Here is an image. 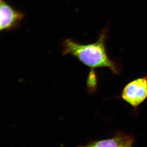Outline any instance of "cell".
<instances>
[{
  "mask_svg": "<svg viewBox=\"0 0 147 147\" xmlns=\"http://www.w3.org/2000/svg\"><path fill=\"white\" fill-rule=\"evenodd\" d=\"M134 142L133 136L117 131L113 138L90 142L87 147H125L133 146Z\"/></svg>",
  "mask_w": 147,
  "mask_h": 147,
  "instance_id": "4",
  "label": "cell"
},
{
  "mask_svg": "<svg viewBox=\"0 0 147 147\" xmlns=\"http://www.w3.org/2000/svg\"><path fill=\"white\" fill-rule=\"evenodd\" d=\"M107 30L102 31L97 41L88 44H81L71 39L65 40L63 43V55L69 54L92 69L108 67L114 74H119V65L108 56L106 48Z\"/></svg>",
  "mask_w": 147,
  "mask_h": 147,
  "instance_id": "1",
  "label": "cell"
},
{
  "mask_svg": "<svg viewBox=\"0 0 147 147\" xmlns=\"http://www.w3.org/2000/svg\"><path fill=\"white\" fill-rule=\"evenodd\" d=\"M0 30L9 31L19 26L25 15L5 0H0Z\"/></svg>",
  "mask_w": 147,
  "mask_h": 147,
  "instance_id": "3",
  "label": "cell"
},
{
  "mask_svg": "<svg viewBox=\"0 0 147 147\" xmlns=\"http://www.w3.org/2000/svg\"><path fill=\"white\" fill-rule=\"evenodd\" d=\"M121 98L134 108L147 98V76L129 82L124 88Z\"/></svg>",
  "mask_w": 147,
  "mask_h": 147,
  "instance_id": "2",
  "label": "cell"
}]
</instances>
